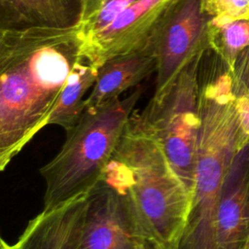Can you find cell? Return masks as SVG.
Listing matches in <instances>:
<instances>
[{
	"label": "cell",
	"mask_w": 249,
	"mask_h": 249,
	"mask_svg": "<svg viewBox=\"0 0 249 249\" xmlns=\"http://www.w3.org/2000/svg\"><path fill=\"white\" fill-rule=\"evenodd\" d=\"M138 0H85L83 22L79 28L83 44L107 28L125 9Z\"/></svg>",
	"instance_id": "obj_15"
},
{
	"label": "cell",
	"mask_w": 249,
	"mask_h": 249,
	"mask_svg": "<svg viewBox=\"0 0 249 249\" xmlns=\"http://www.w3.org/2000/svg\"><path fill=\"white\" fill-rule=\"evenodd\" d=\"M102 179L125 196L143 232L164 244L179 245L192 194L138 111L130 116Z\"/></svg>",
	"instance_id": "obj_2"
},
{
	"label": "cell",
	"mask_w": 249,
	"mask_h": 249,
	"mask_svg": "<svg viewBox=\"0 0 249 249\" xmlns=\"http://www.w3.org/2000/svg\"><path fill=\"white\" fill-rule=\"evenodd\" d=\"M88 194L53 210H42L28 221L18 249H80Z\"/></svg>",
	"instance_id": "obj_11"
},
{
	"label": "cell",
	"mask_w": 249,
	"mask_h": 249,
	"mask_svg": "<svg viewBox=\"0 0 249 249\" xmlns=\"http://www.w3.org/2000/svg\"><path fill=\"white\" fill-rule=\"evenodd\" d=\"M208 42L209 50L231 71L238 55L249 48V19L227 20L211 18Z\"/></svg>",
	"instance_id": "obj_14"
},
{
	"label": "cell",
	"mask_w": 249,
	"mask_h": 249,
	"mask_svg": "<svg viewBox=\"0 0 249 249\" xmlns=\"http://www.w3.org/2000/svg\"><path fill=\"white\" fill-rule=\"evenodd\" d=\"M157 69L156 51L149 39L143 47L131 53L109 58L98 68L96 82L86 100V108L119 98L124 91L139 86Z\"/></svg>",
	"instance_id": "obj_12"
},
{
	"label": "cell",
	"mask_w": 249,
	"mask_h": 249,
	"mask_svg": "<svg viewBox=\"0 0 249 249\" xmlns=\"http://www.w3.org/2000/svg\"><path fill=\"white\" fill-rule=\"evenodd\" d=\"M230 74L234 95L249 97V48L238 55Z\"/></svg>",
	"instance_id": "obj_17"
},
{
	"label": "cell",
	"mask_w": 249,
	"mask_h": 249,
	"mask_svg": "<svg viewBox=\"0 0 249 249\" xmlns=\"http://www.w3.org/2000/svg\"><path fill=\"white\" fill-rule=\"evenodd\" d=\"M242 249H249V231H248V234L246 236V240L244 242V245H243Z\"/></svg>",
	"instance_id": "obj_21"
},
{
	"label": "cell",
	"mask_w": 249,
	"mask_h": 249,
	"mask_svg": "<svg viewBox=\"0 0 249 249\" xmlns=\"http://www.w3.org/2000/svg\"><path fill=\"white\" fill-rule=\"evenodd\" d=\"M235 109L242 131L249 137V97L235 96Z\"/></svg>",
	"instance_id": "obj_19"
},
{
	"label": "cell",
	"mask_w": 249,
	"mask_h": 249,
	"mask_svg": "<svg viewBox=\"0 0 249 249\" xmlns=\"http://www.w3.org/2000/svg\"><path fill=\"white\" fill-rule=\"evenodd\" d=\"M203 54L189 62L164 89L154 92L138 112L192 196L200 126L198 73Z\"/></svg>",
	"instance_id": "obj_5"
},
{
	"label": "cell",
	"mask_w": 249,
	"mask_h": 249,
	"mask_svg": "<svg viewBox=\"0 0 249 249\" xmlns=\"http://www.w3.org/2000/svg\"><path fill=\"white\" fill-rule=\"evenodd\" d=\"M175 0H138L82 48L83 56L100 67L106 60L143 47Z\"/></svg>",
	"instance_id": "obj_8"
},
{
	"label": "cell",
	"mask_w": 249,
	"mask_h": 249,
	"mask_svg": "<svg viewBox=\"0 0 249 249\" xmlns=\"http://www.w3.org/2000/svg\"><path fill=\"white\" fill-rule=\"evenodd\" d=\"M144 91L139 85L124 98L86 108L78 123L66 130L58 153L40 168L45 182L42 210H53L97 185Z\"/></svg>",
	"instance_id": "obj_4"
},
{
	"label": "cell",
	"mask_w": 249,
	"mask_h": 249,
	"mask_svg": "<svg viewBox=\"0 0 249 249\" xmlns=\"http://www.w3.org/2000/svg\"><path fill=\"white\" fill-rule=\"evenodd\" d=\"M0 249H18V247L17 242L14 243V244H10V243H8L5 239L1 238V241H0Z\"/></svg>",
	"instance_id": "obj_20"
},
{
	"label": "cell",
	"mask_w": 249,
	"mask_h": 249,
	"mask_svg": "<svg viewBox=\"0 0 249 249\" xmlns=\"http://www.w3.org/2000/svg\"><path fill=\"white\" fill-rule=\"evenodd\" d=\"M79 29L0 32V169L45 126L83 57Z\"/></svg>",
	"instance_id": "obj_1"
},
{
	"label": "cell",
	"mask_w": 249,
	"mask_h": 249,
	"mask_svg": "<svg viewBox=\"0 0 249 249\" xmlns=\"http://www.w3.org/2000/svg\"><path fill=\"white\" fill-rule=\"evenodd\" d=\"M97 75L98 67L83 56L72 69L46 125H58L65 131L74 126L86 110L85 95L93 88Z\"/></svg>",
	"instance_id": "obj_13"
},
{
	"label": "cell",
	"mask_w": 249,
	"mask_h": 249,
	"mask_svg": "<svg viewBox=\"0 0 249 249\" xmlns=\"http://www.w3.org/2000/svg\"><path fill=\"white\" fill-rule=\"evenodd\" d=\"M204 11L211 17L227 20L249 19V0H201Z\"/></svg>",
	"instance_id": "obj_16"
},
{
	"label": "cell",
	"mask_w": 249,
	"mask_h": 249,
	"mask_svg": "<svg viewBox=\"0 0 249 249\" xmlns=\"http://www.w3.org/2000/svg\"><path fill=\"white\" fill-rule=\"evenodd\" d=\"M136 228L125 196L101 179L88 194L80 249H136Z\"/></svg>",
	"instance_id": "obj_7"
},
{
	"label": "cell",
	"mask_w": 249,
	"mask_h": 249,
	"mask_svg": "<svg viewBox=\"0 0 249 249\" xmlns=\"http://www.w3.org/2000/svg\"><path fill=\"white\" fill-rule=\"evenodd\" d=\"M249 231V141L226 176L217 213L218 249H242Z\"/></svg>",
	"instance_id": "obj_9"
},
{
	"label": "cell",
	"mask_w": 249,
	"mask_h": 249,
	"mask_svg": "<svg viewBox=\"0 0 249 249\" xmlns=\"http://www.w3.org/2000/svg\"><path fill=\"white\" fill-rule=\"evenodd\" d=\"M85 0H0V32L79 29Z\"/></svg>",
	"instance_id": "obj_10"
},
{
	"label": "cell",
	"mask_w": 249,
	"mask_h": 249,
	"mask_svg": "<svg viewBox=\"0 0 249 249\" xmlns=\"http://www.w3.org/2000/svg\"><path fill=\"white\" fill-rule=\"evenodd\" d=\"M198 85L195 184L179 249H218L217 213L223 185L236 153L249 141L239 124L227 66L224 71L198 73Z\"/></svg>",
	"instance_id": "obj_3"
},
{
	"label": "cell",
	"mask_w": 249,
	"mask_h": 249,
	"mask_svg": "<svg viewBox=\"0 0 249 249\" xmlns=\"http://www.w3.org/2000/svg\"><path fill=\"white\" fill-rule=\"evenodd\" d=\"M135 245L136 249H179V245H167L162 242H160L156 238L148 235L143 232L140 228H136V236H135Z\"/></svg>",
	"instance_id": "obj_18"
},
{
	"label": "cell",
	"mask_w": 249,
	"mask_h": 249,
	"mask_svg": "<svg viewBox=\"0 0 249 249\" xmlns=\"http://www.w3.org/2000/svg\"><path fill=\"white\" fill-rule=\"evenodd\" d=\"M211 17L201 0H175L151 36L158 58L156 89H164L194 58L209 50Z\"/></svg>",
	"instance_id": "obj_6"
}]
</instances>
